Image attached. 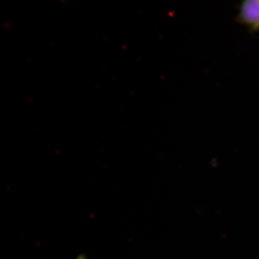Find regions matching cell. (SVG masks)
I'll return each instance as SVG.
<instances>
[{"label": "cell", "mask_w": 259, "mask_h": 259, "mask_svg": "<svg viewBox=\"0 0 259 259\" xmlns=\"http://www.w3.org/2000/svg\"><path fill=\"white\" fill-rule=\"evenodd\" d=\"M237 19L252 30L259 29V1L248 0L243 2L239 8Z\"/></svg>", "instance_id": "cell-1"}]
</instances>
